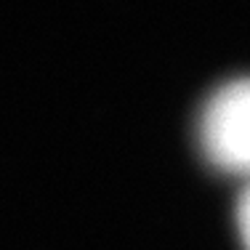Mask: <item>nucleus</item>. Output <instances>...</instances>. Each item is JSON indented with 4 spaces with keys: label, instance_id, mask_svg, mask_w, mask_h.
Segmentation results:
<instances>
[{
    "label": "nucleus",
    "instance_id": "nucleus-1",
    "mask_svg": "<svg viewBox=\"0 0 250 250\" xmlns=\"http://www.w3.org/2000/svg\"><path fill=\"white\" fill-rule=\"evenodd\" d=\"M202 146L216 165L250 176V80L231 83L210 99Z\"/></svg>",
    "mask_w": 250,
    "mask_h": 250
},
{
    "label": "nucleus",
    "instance_id": "nucleus-2",
    "mask_svg": "<svg viewBox=\"0 0 250 250\" xmlns=\"http://www.w3.org/2000/svg\"><path fill=\"white\" fill-rule=\"evenodd\" d=\"M237 221H240L242 242H245V248L250 250V184H248L245 194H242V200H240V213H237Z\"/></svg>",
    "mask_w": 250,
    "mask_h": 250
}]
</instances>
